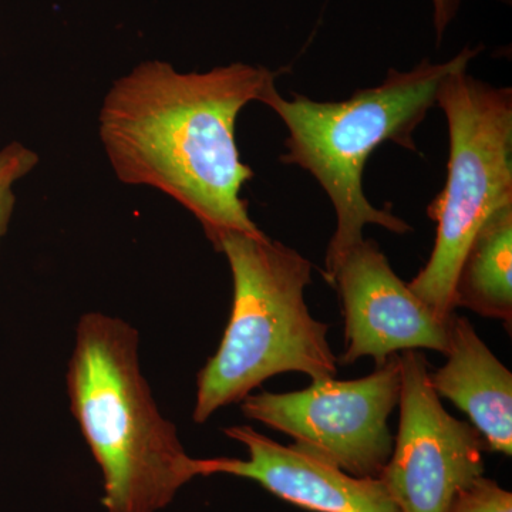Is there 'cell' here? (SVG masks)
<instances>
[{"label":"cell","mask_w":512,"mask_h":512,"mask_svg":"<svg viewBox=\"0 0 512 512\" xmlns=\"http://www.w3.org/2000/svg\"><path fill=\"white\" fill-rule=\"evenodd\" d=\"M224 433L247 447V460L198 458L200 477L247 478L286 503L312 512H402L380 478L350 476L296 444L284 446L251 426L228 427Z\"/></svg>","instance_id":"9"},{"label":"cell","mask_w":512,"mask_h":512,"mask_svg":"<svg viewBox=\"0 0 512 512\" xmlns=\"http://www.w3.org/2000/svg\"><path fill=\"white\" fill-rule=\"evenodd\" d=\"M460 67L437 93L447 119V180L427 208L436 239L426 266L409 284L443 322L456 312L454 285L468 247L485 221L512 204V92Z\"/></svg>","instance_id":"5"},{"label":"cell","mask_w":512,"mask_h":512,"mask_svg":"<svg viewBox=\"0 0 512 512\" xmlns=\"http://www.w3.org/2000/svg\"><path fill=\"white\" fill-rule=\"evenodd\" d=\"M37 163L39 156L23 144L10 143L0 148V239L5 237L15 210L13 185L32 173Z\"/></svg>","instance_id":"12"},{"label":"cell","mask_w":512,"mask_h":512,"mask_svg":"<svg viewBox=\"0 0 512 512\" xmlns=\"http://www.w3.org/2000/svg\"><path fill=\"white\" fill-rule=\"evenodd\" d=\"M447 512H512V494L481 476L454 497Z\"/></svg>","instance_id":"13"},{"label":"cell","mask_w":512,"mask_h":512,"mask_svg":"<svg viewBox=\"0 0 512 512\" xmlns=\"http://www.w3.org/2000/svg\"><path fill=\"white\" fill-rule=\"evenodd\" d=\"M276 76L245 63L205 73H181L160 60L138 64L114 82L100 110L101 143L114 174L183 205L212 245L229 231L264 234L241 198L254 171L242 163L235 127Z\"/></svg>","instance_id":"1"},{"label":"cell","mask_w":512,"mask_h":512,"mask_svg":"<svg viewBox=\"0 0 512 512\" xmlns=\"http://www.w3.org/2000/svg\"><path fill=\"white\" fill-rule=\"evenodd\" d=\"M512 204L495 211L468 247L456 285L454 306L487 319L512 322Z\"/></svg>","instance_id":"11"},{"label":"cell","mask_w":512,"mask_h":512,"mask_svg":"<svg viewBox=\"0 0 512 512\" xmlns=\"http://www.w3.org/2000/svg\"><path fill=\"white\" fill-rule=\"evenodd\" d=\"M446 363L430 373L439 397L456 404L483 436L488 451L512 454V375L476 328L456 312L448 319Z\"/></svg>","instance_id":"10"},{"label":"cell","mask_w":512,"mask_h":512,"mask_svg":"<svg viewBox=\"0 0 512 512\" xmlns=\"http://www.w3.org/2000/svg\"><path fill=\"white\" fill-rule=\"evenodd\" d=\"M214 248L227 256L234 298L220 348L198 373L195 423L282 373L312 380L338 375L328 325L313 318L305 301L311 261L265 234L225 232Z\"/></svg>","instance_id":"4"},{"label":"cell","mask_w":512,"mask_h":512,"mask_svg":"<svg viewBox=\"0 0 512 512\" xmlns=\"http://www.w3.org/2000/svg\"><path fill=\"white\" fill-rule=\"evenodd\" d=\"M434 5V28H436L437 40H441L444 30L450 25L451 20L456 16L460 0H433Z\"/></svg>","instance_id":"14"},{"label":"cell","mask_w":512,"mask_h":512,"mask_svg":"<svg viewBox=\"0 0 512 512\" xmlns=\"http://www.w3.org/2000/svg\"><path fill=\"white\" fill-rule=\"evenodd\" d=\"M335 286L345 318V352L338 363L372 357L376 367L406 350L446 355L448 320L443 322L393 271L377 242L363 239L326 275Z\"/></svg>","instance_id":"8"},{"label":"cell","mask_w":512,"mask_h":512,"mask_svg":"<svg viewBox=\"0 0 512 512\" xmlns=\"http://www.w3.org/2000/svg\"><path fill=\"white\" fill-rule=\"evenodd\" d=\"M400 389V356L393 355L360 379L328 377L298 392L249 394L241 410L350 476L379 478L392 456L389 417Z\"/></svg>","instance_id":"6"},{"label":"cell","mask_w":512,"mask_h":512,"mask_svg":"<svg viewBox=\"0 0 512 512\" xmlns=\"http://www.w3.org/2000/svg\"><path fill=\"white\" fill-rule=\"evenodd\" d=\"M399 356V430L379 478L400 511L447 512L463 488L484 476L487 444L473 424L444 409L426 355Z\"/></svg>","instance_id":"7"},{"label":"cell","mask_w":512,"mask_h":512,"mask_svg":"<svg viewBox=\"0 0 512 512\" xmlns=\"http://www.w3.org/2000/svg\"><path fill=\"white\" fill-rule=\"evenodd\" d=\"M480 50L464 47L440 64L424 59L409 72L390 69L382 84L357 90L348 100L315 101L301 94L288 100L275 84L262 97L261 103L288 128L282 163L311 173L335 208L336 229L326 252L325 276L365 239L366 225L394 234L412 231L402 218L367 200L365 165L387 141L416 151L414 131L436 106L441 83L454 70L468 66Z\"/></svg>","instance_id":"2"},{"label":"cell","mask_w":512,"mask_h":512,"mask_svg":"<svg viewBox=\"0 0 512 512\" xmlns=\"http://www.w3.org/2000/svg\"><path fill=\"white\" fill-rule=\"evenodd\" d=\"M138 332L87 313L67 372L70 410L104 481L107 512H157L198 474L177 429L154 402L138 360Z\"/></svg>","instance_id":"3"}]
</instances>
